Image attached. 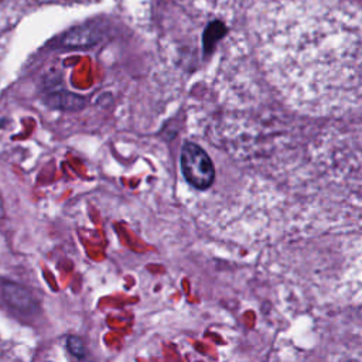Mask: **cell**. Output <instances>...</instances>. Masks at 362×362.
<instances>
[{
  "instance_id": "obj_1",
  "label": "cell",
  "mask_w": 362,
  "mask_h": 362,
  "mask_svg": "<svg viewBox=\"0 0 362 362\" xmlns=\"http://www.w3.org/2000/svg\"><path fill=\"white\" fill-rule=\"evenodd\" d=\"M256 35L266 76L291 109L341 116L362 106V4L267 0Z\"/></svg>"
},
{
  "instance_id": "obj_2",
  "label": "cell",
  "mask_w": 362,
  "mask_h": 362,
  "mask_svg": "<svg viewBox=\"0 0 362 362\" xmlns=\"http://www.w3.org/2000/svg\"><path fill=\"white\" fill-rule=\"evenodd\" d=\"M181 170L187 181L198 189L208 188L215 177L209 156L194 143H185L181 148Z\"/></svg>"
},
{
  "instance_id": "obj_3",
  "label": "cell",
  "mask_w": 362,
  "mask_h": 362,
  "mask_svg": "<svg viewBox=\"0 0 362 362\" xmlns=\"http://www.w3.org/2000/svg\"><path fill=\"white\" fill-rule=\"evenodd\" d=\"M66 346H68V351L74 356H76V358L85 356V345L78 337H69L66 341Z\"/></svg>"
}]
</instances>
